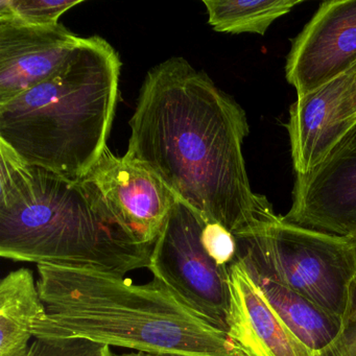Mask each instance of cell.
I'll use <instances>...</instances> for the list:
<instances>
[{
	"label": "cell",
	"mask_w": 356,
	"mask_h": 356,
	"mask_svg": "<svg viewBox=\"0 0 356 356\" xmlns=\"http://www.w3.org/2000/svg\"><path fill=\"white\" fill-rule=\"evenodd\" d=\"M130 128L124 156L155 174L206 224L241 238L278 218L250 183L245 110L186 60L170 58L149 70Z\"/></svg>",
	"instance_id": "cell-1"
},
{
	"label": "cell",
	"mask_w": 356,
	"mask_h": 356,
	"mask_svg": "<svg viewBox=\"0 0 356 356\" xmlns=\"http://www.w3.org/2000/svg\"><path fill=\"white\" fill-rule=\"evenodd\" d=\"M37 268L47 318L35 337H85L154 356H249L159 279L134 284L88 268Z\"/></svg>",
	"instance_id": "cell-2"
},
{
	"label": "cell",
	"mask_w": 356,
	"mask_h": 356,
	"mask_svg": "<svg viewBox=\"0 0 356 356\" xmlns=\"http://www.w3.org/2000/svg\"><path fill=\"white\" fill-rule=\"evenodd\" d=\"M138 245L112 218L87 179L32 165L0 143V256L124 277L149 268Z\"/></svg>",
	"instance_id": "cell-3"
},
{
	"label": "cell",
	"mask_w": 356,
	"mask_h": 356,
	"mask_svg": "<svg viewBox=\"0 0 356 356\" xmlns=\"http://www.w3.org/2000/svg\"><path fill=\"white\" fill-rule=\"evenodd\" d=\"M120 67L105 39L82 38L55 74L0 105V143L29 164L82 180L107 147Z\"/></svg>",
	"instance_id": "cell-4"
},
{
	"label": "cell",
	"mask_w": 356,
	"mask_h": 356,
	"mask_svg": "<svg viewBox=\"0 0 356 356\" xmlns=\"http://www.w3.org/2000/svg\"><path fill=\"white\" fill-rule=\"evenodd\" d=\"M237 259L343 322L356 285V235L341 236L287 222L283 216L236 238Z\"/></svg>",
	"instance_id": "cell-5"
},
{
	"label": "cell",
	"mask_w": 356,
	"mask_h": 356,
	"mask_svg": "<svg viewBox=\"0 0 356 356\" xmlns=\"http://www.w3.org/2000/svg\"><path fill=\"white\" fill-rule=\"evenodd\" d=\"M205 224L177 199L147 268L187 307L227 332L228 268H220L206 253L201 238Z\"/></svg>",
	"instance_id": "cell-6"
},
{
	"label": "cell",
	"mask_w": 356,
	"mask_h": 356,
	"mask_svg": "<svg viewBox=\"0 0 356 356\" xmlns=\"http://www.w3.org/2000/svg\"><path fill=\"white\" fill-rule=\"evenodd\" d=\"M84 178L135 243L154 247L177 202L155 174L127 156L116 157L107 147Z\"/></svg>",
	"instance_id": "cell-7"
},
{
	"label": "cell",
	"mask_w": 356,
	"mask_h": 356,
	"mask_svg": "<svg viewBox=\"0 0 356 356\" xmlns=\"http://www.w3.org/2000/svg\"><path fill=\"white\" fill-rule=\"evenodd\" d=\"M356 66V0L318 6L291 39L285 78L297 97L318 90Z\"/></svg>",
	"instance_id": "cell-8"
},
{
	"label": "cell",
	"mask_w": 356,
	"mask_h": 356,
	"mask_svg": "<svg viewBox=\"0 0 356 356\" xmlns=\"http://www.w3.org/2000/svg\"><path fill=\"white\" fill-rule=\"evenodd\" d=\"M283 218L330 234L356 235V131L312 172L296 175Z\"/></svg>",
	"instance_id": "cell-9"
},
{
	"label": "cell",
	"mask_w": 356,
	"mask_h": 356,
	"mask_svg": "<svg viewBox=\"0 0 356 356\" xmlns=\"http://www.w3.org/2000/svg\"><path fill=\"white\" fill-rule=\"evenodd\" d=\"M355 74L354 66L291 104L286 129L296 175L312 172L355 132V124L343 115V102Z\"/></svg>",
	"instance_id": "cell-10"
},
{
	"label": "cell",
	"mask_w": 356,
	"mask_h": 356,
	"mask_svg": "<svg viewBox=\"0 0 356 356\" xmlns=\"http://www.w3.org/2000/svg\"><path fill=\"white\" fill-rule=\"evenodd\" d=\"M81 40L61 24L35 26L0 20V105L55 74Z\"/></svg>",
	"instance_id": "cell-11"
},
{
	"label": "cell",
	"mask_w": 356,
	"mask_h": 356,
	"mask_svg": "<svg viewBox=\"0 0 356 356\" xmlns=\"http://www.w3.org/2000/svg\"><path fill=\"white\" fill-rule=\"evenodd\" d=\"M227 333L249 356H322L284 324L243 264L228 266Z\"/></svg>",
	"instance_id": "cell-12"
},
{
	"label": "cell",
	"mask_w": 356,
	"mask_h": 356,
	"mask_svg": "<svg viewBox=\"0 0 356 356\" xmlns=\"http://www.w3.org/2000/svg\"><path fill=\"white\" fill-rule=\"evenodd\" d=\"M47 318L34 275L20 268L0 283V356H30V339Z\"/></svg>",
	"instance_id": "cell-13"
},
{
	"label": "cell",
	"mask_w": 356,
	"mask_h": 356,
	"mask_svg": "<svg viewBox=\"0 0 356 356\" xmlns=\"http://www.w3.org/2000/svg\"><path fill=\"white\" fill-rule=\"evenodd\" d=\"M247 270L281 320L305 345L322 352L337 339L343 325L339 318L293 289Z\"/></svg>",
	"instance_id": "cell-14"
},
{
	"label": "cell",
	"mask_w": 356,
	"mask_h": 356,
	"mask_svg": "<svg viewBox=\"0 0 356 356\" xmlns=\"http://www.w3.org/2000/svg\"><path fill=\"white\" fill-rule=\"evenodd\" d=\"M302 0H204L208 24L216 32L264 36L279 18L291 13Z\"/></svg>",
	"instance_id": "cell-15"
},
{
	"label": "cell",
	"mask_w": 356,
	"mask_h": 356,
	"mask_svg": "<svg viewBox=\"0 0 356 356\" xmlns=\"http://www.w3.org/2000/svg\"><path fill=\"white\" fill-rule=\"evenodd\" d=\"M83 0H0V20L35 26L59 24L64 13Z\"/></svg>",
	"instance_id": "cell-16"
},
{
	"label": "cell",
	"mask_w": 356,
	"mask_h": 356,
	"mask_svg": "<svg viewBox=\"0 0 356 356\" xmlns=\"http://www.w3.org/2000/svg\"><path fill=\"white\" fill-rule=\"evenodd\" d=\"M30 356H114L110 346L79 337H38Z\"/></svg>",
	"instance_id": "cell-17"
},
{
	"label": "cell",
	"mask_w": 356,
	"mask_h": 356,
	"mask_svg": "<svg viewBox=\"0 0 356 356\" xmlns=\"http://www.w3.org/2000/svg\"><path fill=\"white\" fill-rule=\"evenodd\" d=\"M202 245L206 253L220 268H228L237 257V241L234 235L216 222H207L202 230Z\"/></svg>",
	"instance_id": "cell-18"
},
{
	"label": "cell",
	"mask_w": 356,
	"mask_h": 356,
	"mask_svg": "<svg viewBox=\"0 0 356 356\" xmlns=\"http://www.w3.org/2000/svg\"><path fill=\"white\" fill-rule=\"evenodd\" d=\"M321 355L356 356V285L339 335Z\"/></svg>",
	"instance_id": "cell-19"
},
{
	"label": "cell",
	"mask_w": 356,
	"mask_h": 356,
	"mask_svg": "<svg viewBox=\"0 0 356 356\" xmlns=\"http://www.w3.org/2000/svg\"><path fill=\"white\" fill-rule=\"evenodd\" d=\"M343 115L356 126V74L343 102Z\"/></svg>",
	"instance_id": "cell-20"
},
{
	"label": "cell",
	"mask_w": 356,
	"mask_h": 356,
	"mask_svg": "<svg viewBox=\"0 0 356 356\" xmlns=\"http://www.w3.org/2000/svg\"><path fill=\"white\" fill-rule=\"evenodd\" d=\"M116 356V355H114ZM118 356H154L151 354L143 353V352H133V353L122 354V355Z\"/></svg>",
	"instance_id": "cell-21"
}]
</instances>
